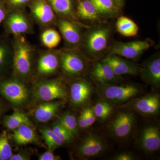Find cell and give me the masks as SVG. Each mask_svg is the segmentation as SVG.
Returning <instances> with one entry per match:
<instances>
[{"instance_id":"1","label":"cell","mask_w":160,"mask_h":160,"mask_svg":"<svg viewBox=\"0 0 160 160\" xmlns=\"http://www.w3.org/2000/svg\"><path fill=\"white\" fill-rule=\"evenodd\" d=\"M98 91L102 100L107 101L112 105H116L129 102L138 96L142 90L138 86L131 84H102Z\"/></svg>"},{"instance_id":"2","label":"cell","mask_w":160,"mask_h":160,"mask_svg":"<svg viewBox=\"0 0 160 160\" xmlns=\"http://www.w3.org/2000/svg\"><path fill=\"white\" fill-rule=\"evenodd\" d=\"M12 58L16 71L22 76L30 73L33 49L23 35L17 36L12 44Z\"/></svg>"},{"instance_id":"3","label":"cell","mask_w":160,"mask_h":160,"mask_svg":"<svg viewBox=\"0 0 160 160\" xmlns=\"http://www.w3.org/2000/svg\"><path fill=\"white\" fill-rule=\"evenodd\" d=\"M118 112L109 121L107 128L109 133L116 139H126L130 136L136 124L133 111L128 109Z\"/></svg>"},{"instance_id":"4","label":"cell","mask_w":160,"mask_h":160,"mask_svg":"<svg viewBox=\"0 0 160 160\" xmlns=\"http://www.w3.org/2000/svg\"><path fill=\"white\" fill-rule=\"evenodd\" d=\"M122 107L136 112L144 116H155L159 112L160 95L150 93L140 98H133Z\"/></svg>"},{"instance_id":"5","label":"cell","mask_w":160,"mask_h":160,"mask_svg":"<svg viewBox=\"0 0 160 160\" xmlns=\"http://www.w3.org/2000/svg\"><path fill=\"white\" fill-rule=\"evenodd\" d=\"M137 144L139 147L148 153H154L160 148V130L157 124L145 126L138 136Z\"/></svg>"},{"instance_id":"6","label":"cell","mask_w":160,"mask_h":160,"mask_svg":"<svg viewBox=\"0 0 160 160\" xmlns=\"http://www.w3.org/2000/svg\"><path fill=\"white\" fill-rule=\"evenodd\" d=\"M0 90L7 99L15 105H22L28 99V91L26 87L16 80H8L1 83Z\"/></svg>"},{"instance_id":"7","label":"cell","mask_w":160,"mask_h":160,"mask_svg":"<svg viewBox=\"0 0 160 160\" xmlns=\"http://www.w3.org/2000/svg\"><path fill=\"white\" fill-rule=\"evenodd\" d=\"M4 22L6 31L15 36L23 35L31 29L28 18L20 12L14 11L7 14Z\"/></svg>"},{"instance_id":"8","label":"cell","mask_w":160,"mask_h":160,"mask_svg":"<svg viewBox=\"0 0 160 160\" xmlns=\"http://www.w3.org/2000/svg\"><path fill=\"white\" fill-rule=\"evenodd\" d=\"M106 149V144L103 139L98 135L90 133L80 144L78 152L82 157L93 158L102 154Z\"/></svg>"},{"instance_id":"9","label":"cell","mask_w":160,"mask_h":160,"mask_svg":"<svg viewBox=\"0 0 160 160\" xmlns=\"http://www.w3.org/2000/svg\"><path fill=\"white\" fill-rule=\"evenodd\" d=\"M37 94L39 98L46 102L64 99L67 95L62 83L56 80L44 82L40 84L37 90Z\"/></svg>"},{"instance_id":"10","label":"cell","mask_w":160,"mask_h":160,"mask_svg":"<svg viewBox=\"0 0 160 160\" xmlns=\"http://www.w3.org/2000/svg\"><path fill=\"white\" fill-rule=\"evenodd\" d=\"M150 47L147 41H135L130 42L119 43L113 46L112 53L129 59L138 57Z\"/></svg>"},{"instance_id":"11","label":"cell","mask_w":160,"mask_h":160,"mask_svg":"<svg viewBox=\"0 0 160 160\" xmlns=\"http://www.w3.org/2000/svg\"><path fill=\"white\" fill-rule=\"evenodd\" d=\"M93 87L86 80H80L72 83L70 88V99L74 106H80L87 104L91 99Z\"/></svg>"},{"instance_id":"12","label":"cell","mask_w":160,"mask_h":160,"mask_svg":"<svg viewBox=\"0 0 160 160\" xmlns=\"http://www.w3.org/2000/svg\"><path fill=\"white\" fill-rule=\"evenodd\" d=\"M60 59L63 71L69 75L80 74L85 69L84 61L79 56L73 52H62Z\"/></svg>"},{"instance_id":"13","label":"cell","mask_w":160,"mask_h":160,"mask_svg":"<svg viewBox=\"0 0 160 160\" xmlns=\"http://www.w3.org/2000/svg\"><path fill=\"white\" fill-rule=\"evenodd\" d=\"M31 11L36 19L42 25H50L54 22L55 18L53 9L46 0H34Z\"/></svg>"},{"instance_id":"14","label":"cell","mask_w":160,"mask_h":160,"mask_svg":"<svg viewBox=\"0 0 160 160\" xmlns=\"http://www.w3.org/2000/svg\"><path fill=\"white\" fill-rule=\"evenodd\" d=\"M102 62L109 64L117 76L134 75L137 73L138 70L136 65L116 56L107 57Z\"/></svg>"},{"instance_id":"15","label":"cell","mask_w":160,"mask_h":160,"mask_svg":"<svg viewBox=\"0 0 160 160\" xmlns=\"http://www.w3.org/2000/svg\"><path fill=\"white\" fill-rule=\"evenodd\" d=\"M144 80L154 88H159L160 85V59H153L146 64L142 71Z\"/></svg>"},{"instance_id":"16","label":"cell","mask_w":160,"mask_h":160,"mask_svg":"<svg viewBox=\"0 0 160 160\" xmlns=\"http://www.w3.org/2000/svg\"><path fill=\"white\" fill-rule=\"evenodd\" d=\"M58 66L57 55L54 52H49L44 53L40 58L38 70L40 74H51L57 70Z\"/></svg>"},{"instance_id":"17","label":"cell","mask_w":160,"mask_h":160,"mask_svg":"<svg viewBox=\"0 0 160 160\" xmlns=\"http://www.w3.org/2000/svg\"><path fill=\"white\" fill-rule=\"evenodd\" d=\"M92 74L93 77L101 84H109L113 82L117 76L111 66L103 62L96 64Z\"/></svg>"},{"instance_id":"18","label":"cell","mask_w":160,"mask_h":160,"mask_svg":"<svg viewBox=\"0 0 160 160\" xmlns=\"http://www.w3.org/2000/svg\"><path fill=\"white\" fill-rule=\"evenodd\" d=\"M58 27L67 42L71 45H76L80 42L81 39L80 32L73 23L67 20H61L58 22Z\"/></svg>"},{"instance_id":"19","label":"cell","mask_w":160,"mask_h":160,"mask_svg":"<svg viewBox=\"0 0 160 160\" xmlns=\"http://www.w3.org/2000/svg\"><path fill=\"white\" fill-rule=\"evenodd\" d=\"M108 37L107 29H100L94 31L90 34L88 39V46L92 52L102 50L107 45Z\"/></svg>"},{"instance_id":"20","label":"cell","mask_w":160,"mask_h":160,"mask_svg":"<svg viewBox=\"0 0 160 160\" xmlns=\"http://www.w3.org/2000/svg\"><path fill=\"white\" fill-rule=\"evenodd\" d=\"M61 104L56 102L43 103L38 107L35 112V117L38 121L42 122L51 119L58 111Z\"/></svg>"},{"instance_id":"21","label":"cell","mask_w":160,"mask_h":160,"mask_svg":"<svg viewBox=\"0 0 160 160\" xmlns=\"http://www.w3.org/2000/svg\"><path fill=\"white\" fill-rule=\"evenodd\" d=\"M14 129L12 137L18 145H26L37 141L34 131L29 126L22 125Z\"/></svg>"},{"instance_id":"22","label":"cell","mask_w":160,"mask_h":160,"mask_svg":"<svg viewBox=\"0 0 160 160\" xmlns=\"http://www.w3.org/2000/svg\"><path fill=\"white\" fill-rule=\"evenodd\" d=\"M116 26L118 31L124 36H135L138 32V25L132 20L125 17L119 18Z\"/></svg>"},{"instance_id":"23","label":"cell","mask_w":160,"mask_h":160,"mask_svg":"<svg viewBox=\"0 0 160 160\" xmlns=\"http://www.w3.org/2000/svg\"><path fill=\"white\" fill-rule=\"evenodd\" d=\"M4 123L6 127L10 129H16L22 125L29 126L32 125V123L26 114L17 111L6 117L4 120Z\"/></svg>"},{"instance_id":"24","label":"cell","mask_w":160,"mask_h":160,"mask_svg":"<svg viewBox=\"0 0 160 160\" xmlns=\"http://www.w3.org/2000/svg\"><path fill=\"white\" fill-rule=\"evenodd\" d=\"M78 15L86 20H94L98 18V12L91 0H82L78 6Z\"/></svg>"},{"instance_id":"25","label":"cell","mask_w":160,"mask_h":160,"mask_svg":"<svg viewBox=\"0 0 160 160\" xmlns=\"http://www.w3.org/2000/svg\"><path fill=\"white\" fill-rule=\"evenodd\" d=\"M96 119L104 122L109 118L113 110L112 104L105 100L98 102L92 107Z\"/></svg>"},{"instance_id":"26","label":"cell","mask_w":160,"mask_h":160,"mask_svg":"<svg viewBox=\"0 0 160 160\" xmlns=\"http://www.w3.org/2000/svg\"><path fill=\"white\" fill-rule=\"evenodd\" d=\"M41 39L44 46L49 49H52L59 44L61 38L56 30L49 29L43 32L41 36Z\"/></svg>"},{"instance_id":"27","label":"cell","mask_w":160,"mask_h":160,"mask_svg":"<svg viewBox=\"0 0 160 160\" xmlns=\"http://www.w3.org/2000/svg\"><path fill=\"white\" fill-rule=\"evenodd\" d=\"M96 119L92 107H86L80 114L78 125L82 129H86L93 125Z\"/></svg>"},{"instance_id":"28","label":"cell","mask_w":160,"mask_h":160,"mask_svg":"<svg viewBox=\"0 0 160 160\" xmlns=\"http://www.w3.org/2000/svg\"><path fill=\"white\" fill-rule=\"evenodd\" d=\"M59 123L74 137L78 133V122L73 114L66 112L59 118Z\"/></svg>"},{"instance_id":"29","label":"cell","mask_w":160,"mask_h":160,"mask_svg":"<svg viewBox=\"0 0 160 160\" xmlns=\"http://www.w3.org/2000/svg\"><path fill=\"white\" fill-rule=\"evenodd\" d=\"M53 10L60 14L69 15L72 9L71 0H48Z\"/></svg>"},{"instance_id":"30","label":"cell","mask_w":160,"mask_h":160,"mask_svg":"<svg viewBox=\"0 0 160 160\" xmlns=\"http://www.w3.org/2000/svg\"><path fill=\"white\" fill-rule=\"evenodd\" d=\"M43 138L49 149L53 150L63 145V142L58 137L52 129H44L42 131Z\"/></svg>"},{"instance_id":"31","label":"cell","mask_w":160,"mask_h":160,"mask_svg":"<svg viewBox=\"0 0 160 160\" xmlns=\"http://www.w3.org/2000/svg\"><path fill=\"white\" fill-rule=\"evenodd\" d=\"M12 155V152L7 138L6 131L0 136V160H9Z\"/></svg>"},{"instance_id":"32","label":"cell","mask_w":160,"mask_h":160,"mask_svg":"<svg viewBox=\"0 0 160 160\" xmlns=\"http://www.w3.org/2000/svg\"><path fill=\"white\" fill-rule=\"evenodd\" d=\"M98 13H109L114 9L112 0H91Z\"/></svg>"},{"instance_id":"33","label":"cell","mask_w":160,"mask_h":160,"mask_svg":"<svg viewBox=\"0 0 160 160\" xmlns=\"http://www.w3.org/2000/svg\"><path fill=\"white\" fill-rule=\"evenodd\" d=\"M12 55V47L5 40L0 39V69L5 65L10 56Z\"/></svg>"},{"instance_id":"34","label":"cell","mask_w":160,"mask_h":160,"mask_svg":"<svg viewBox=\"0 0 160 160\" xmlns=\"http://www.w3.org/2000/svg\"><path fill=\"white\" fill-rule=\"evenodd\" d=\"M52 130L64 143H70L74 138L59 123L55 125Z\"/></svg>"},{"instance_id":"35","label":"cell","mask_w":160,"mask_h":160,"mask_svg":"<svg viewBox=\"0 0 160 160\" xmlns=\"http://www.w3.org/2000/svg\"><path fill=\"white\" fill-rule=\"evenodd\" d=\"M134 156L130 152H122L115 156L112 158L114 160H133L135 159Z\"/></svg>"},{"instance_id":"36","label":"cell","mask_w":160,"mask_h":160,"mask_svg":"<svg viewBox=\"0 0 160 160\" xmlns=\"http://www.w3.org/2000/svg\"><path fill=\"white\" fill-rule=\"evenodd\" d=\"M60 158L56 156L51 152H46L43 153L39 158L40 160H56L59 159Z\"/></svg>"},{"instance_id":"37","label":"cell","mask_w":160,"mask_h":160,"mask_svg":"<svg viewBox=\"0 0 160 160\" xmlns=\"http://www.w3.org/2000/svg\"><path fill=\"white\" fill-rule=\"evenodd\" d=\"M11 6L15 7H22L30 2V0H8Z\"/></svg>"},{"instance_id":"38","label":"cell","mask_w":160,"mask_h":160,"mask_svg":"<svg viewBox=\"0 0 160 160\" xmlns=\"http://www.w3.org/2000/svg\"><path fill=\"white\" fill-rule=\"evenodd\" d=\"M7 13L4 6L0 4V25L4 22Z\"/></svg>"},{"instance_id":"39","label":"cell","mask_w":160,"mask_h":160,"mask_svg":"<svg viewBox=\"0 0 160 160\" xmlns=\"http://www.w3.org/2000/svg\"><path fill=\"white\" fill-rule=\"evenodd\" d=\"M27 158L24 155L22 154H17L12 155L9 159L10 160H27Z\"/></svg>"},{"instance_id":"40","label":"cell","mask_w":160,"mask_h":160,"mask_svg":"<svg viewBox=\"0 0 160 160\" xmlns=\"http://www.w3.org/2000/svg\"><path fill=\"white\" fill-rule=\"evenodd\" d=\"M121 1V0H112L113 2H119Z\"/></svg>"}]
</instances>
